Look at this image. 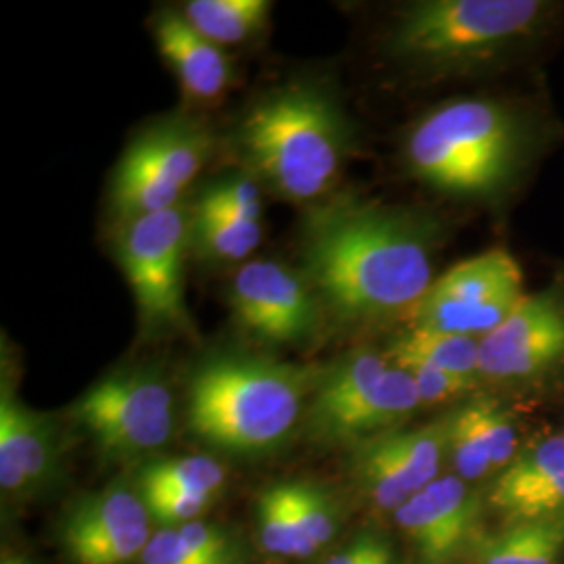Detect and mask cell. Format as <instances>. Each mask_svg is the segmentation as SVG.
Here are the masks:
<instances>
[{"instance_id":"f1b7e54d","label":"cell","mask_w":564,"mask_h":564,"mask_svg":"<svg viewBox=\"0 0 564 564\" xmlns=\"http://www.w3.org/2000/svg\"><path fill=\"white\" fill-rule=\"evenodd\" d=\"M289 491L307 538L321 550L333 540L337 531L335 510L330 500L314 485L289 484Z\"/></svg>"},{"instance_id":"30bf717a","label":"cell","mask_w":564,"mask_h":564,"mask_svg":"<svg viewBox=\"0 0 564 564\" xmlns=\"http://www.w3.org/2000/svg\"><path fill=\"white\" fill-rule=\"evenodd\" d=\"M564 368V282L524 295L514 312L479 341V377L531 384Z\"/></svg>"},{"instance_id":"83f0119b","label":"cell","mask_w":564,"mask_h":564,"mask_svg":"<svg viewBox=\"0 0 564 564\" xmlns=\"http://www.w3.org/2000/svg\"><path fill=\"white\" fill-rule=\"evenodd\" d=\"M445 449L454 463L458 477L464 481H477L489 475L494 468L481 437L468 423L463 408H454L444 416Z\"/></svg>"},{"instance_id":"6da1fadb","label":"cell","mask_w":564,"mask_h":564,"mask_svg":"<svg viewBox=\"0 0 564 564\" xmlns=\"http://www.w3.org/2000/svg\"><path fill=\"white\" fill-rule=\"evenodd\" d=\"M442 242L444 224L433 214L356 193L310 205L300 224L303 276L347 326L410 316L435 282Z\"/></svg>"},{"instance_id":"484cf974","label":"cell","mask_w":564,"mask_h":564,"mask_svg":"<svg viewBox=\"0 0 564 564\" xmlns=\"http://www.w3.org/2000/svg\"><path fill=\"white\" fill-rule=\"evenodd\" d=\"M468 423L481 437L485 449L491 458L496 470H502L519 454V429L512 421V414L502 403L484 393H475L473 398L460 403Z\"/></svg>"},{"instance_id":"4dcf8cb0","label":"cell","mask_w":564,"mask_h":564,"mask_svg":"<svg viewBox=\"0 0 564 564\" xmlns=\"http://www.w3.org/2000/svg\"><path fill=\"white\" fill-rule=\"evenodd\" d=\"M186 545L209 564H235L237 552L230 540L214 524L191 521L176 527Z\"/></svg>"},{"instance_id":"5b68a950","label":"cell","mask_w":564,"mask_h":564,"mask_svg":"<svg viewBox=\"0 0 564 564\" xmlns=\"http://www.w3.org/2000/svg\"><path fill=\"white\" fill-rule=\"evenodd\" d=\"M312 383L307 368L249 354L207 356L188 379V429L230 454L270 452L295 429Z\"/></svg>"},{"instance_id":"e0dca14e","label":"cell","mask_w":564,"mask_h":564,"mask_svg":"<svg viewBox=\"0 0 564 564\" xmlns=\"http://www.w3.org/2000/svg\"><path fill=\"white\" fill-rule=\"evenodd\" d=\"M391 368L384 351L354 349L326 372L316 377L314 400L310 405V433L323 442L335 424L351 412L379 384Z\"/></svg>"},{"instance_id":"9a60e30c","label":"cell","mask_w":564,"mask_h":564,"mask_svg":"<svg viewBox=\"0 0 564 564\" xmlns=\"http://www.w3.org/2000/svg\"><path fill=\"white\" fill-rule=\"evenodd\" d=\"M59 463L57 426L18 400L2 383L0 391V485L4 494H28L48 484Z\"/></svg>"},{"instance_id":"7402d4cb","label":"cell","mask_w":564,"mask_h":564,"mask_svg":"<svg viewBox=\"0 0 564 564\" xmlns=\"http://www.w3.org/2000/svg\"><path fill=\"white\" fill-rule=\"evenodd\" d=\"M262 239V223L193 212L191 251L207 262H241L260 247Z\"/></svg>"},{"instance_id":"44dd1931","label":"cell","mask_w":564,"mask_h":564,"mask_svg":"<svg viewBox=\"0 0 564 564\" xmlns=\"http://www.w3.org/2000/svg\"><path fill=\"white\" fill-rule=\"evenodd\" d=\"M387 356H412L423 362L433 364L452 375L468 379H479V339L442 333L433 328L408 326L398 337H393Z\"/></svg>"},{"instance_id":"d6a6232c","label":"cell","mask_w":564,"mask_h":564,"mask_svg":"<svg viewBox=\"0 0 564 564\" xmlns=\"http://www.w3.org/2000/svg\"><path fill=\"white\" fill-rule=\"evenodd\" d=\"M384 542L372 538V535H360L354 544L347 545L339 554L328 558L326 564H370Z\"/></svg>"},{"instance_id":"d590c367","label":"cell","mask_w":564,"mask_h":564,"mask_svg":"<svg viewBox=\"0 0 564 564\" xmlns=\"http://www.w3.org/2000/svg\"><path fill=\"white\" fill-rule=\"evenodd\" d=\"M13 564H30L25 558H20V556H13Z\"/></svg>"},{"instance_id":"4316f807","label":"cell","mask_w":564,"mask_h":564,"mask_svg":"<svg viewBox=\"0 0 564 564\" xmlns=\"http://www.w3.org/2000/svg\"><path fill=\"white\" fill-rule=\"evenodd\" d=\"M387 358H389V362L400 366L412 377V381L419 389L421 403H429V405L458 402V400L464 402V400L473 398L475 393H479L481 383H484L479 379L452 375L447 370H442L433 364L423 362L412 356H387Z\"/></svg>"},{"instance_id":"5bb4252c","label":"cell","mask_w":564,"mask_h":564,"mask_svg":"<svg viewBox=\"0 0 564 564\" xmlns=\"http://www.w3.org/2000/svg\"><path fill=\"white\" fill-rule=\"evenodd\" d=\"M403 533L429 564H445L479 535V498L458 475L437 477L395 510Z\"/></svg>"},{"instance_id":"8fae6325","label":"cell","mask_w":564,"mask_h":564,"mask_svg":"<svg viewBox=\"0 0 564 564\" xmlns=\"http://www.w3.org/2000/svg\"><path fill=\"white\" fill-rule=\"evenodd\" d=\"M230 307L262 341L300 345L321 326V300L303 274L272 260L245 263L230 284Z\"/></svg>"},{"instance_id":"52a82bcc","label":"cell","mask_w":564,"mask_h":564,"mask_svg":"<svg viewBox=\"0 0 564 564\" xmlns=\"http://www.w3.org/2000/svg\"><path fill=\"white\" fill-rule=\"evenodd\" d=\"M212 151V132L188 116H170L147 126L128 144L113 172L111 216L123 224L181 205Z\"/></svg>"},{"instance_id":"3957f363","label":"cell","mask_w":564,"mask_h":564,"mask_svg":"<svg viewBox=\"0 0 564 564\" xmlns=\"http://www.w3.org/2000/svg\"><path fill=\"white\" fill-rule=\"evenodd\" d=\"M351 142L341 102L314 80L265 93L247 107L232 134L247 172L276 197L300 205L330 197Z\"/></svg>"},{"instance_id":"277c9868","label":"cell","mask_w":564,"mask_h":564,"mask_svg":"<svg viewBox=\"0 0 564 564\" xmlns=\"http://www.w3.org/2000/svg\"><path fill=\"white\" fill-rule=\"evenodd\" d=\"M558 13L544 0H419L395 15L384 48L423 76L481 72L542 41Z\"/></svg>"},{"instance_id":"f546056e","label":"cell","mask_w":564,"mask_h":564,"mask_svg":"<svg viewBox=\"0 0 564 564\" xmlns=\"http://www.w3.org/2000/svg\"><path fill=\"white\" fill-rule=\"evenodd\" d=\"M149 514L163 524H184L195 521L216 496L197 491H174V489H142Z\"/></svg>"},{"instance_id":"7c38bea8","label":"cell","mask_w":564,"mask_h":564,"mask_svg":"<svg viewBox=\"0 0 564 564\" xmlns=\"http://www.w3.org/2000/svg\"><path fill=\"white\" fill-rule=\"evenodd\" d=\"M149 508L128 484L86 494L61 521V544L74 564H128L151 540Z\"/></svg>"},{"instance_id":"7a4b0ae2","label":"cell","mask_w":564,"mask_h":564,"mask_svg":"<svg viewBox=\"0 0 564 564\" xmlns=\"http://www.w3.org/2000/svg\"><path fill=\"white\" fill-rule=\"evenodd\" d=\"M545 121L512 99L464 97L429 109L403 139L414 178L442 195L500 203L523 182L545 144Z\"/></svg>"},{"instance_id":"2e32d148","label":"cell","mask_w":564,"mask_h":564,"mask_svg":"<svg viewBox=\"0 0 564 564\" xmlns=\"http://www.w3.org/2000/svg\"><path fill=\"white\" fill-rule=\"evenodd\" d=\"M153 34L163 59L181 80L184 95L195 102L218 101L235 78L232 63L223 48L202 36L184 15L162 11Z\"/></svg>"},{"instance_id":"9c48e42d","label":"cell","mask_w":564,"mask_h":564,"mask_svg":"<svg viewBox=\"0 0 564 564\" xmlns=\"http://www.w3.org/2000/svg\"><path fill=\"white\" fill-rule=\"evenodd\" d=\"M524 297L517 260L491 249L452 265L435 279L410 312V326L484 339L494 333Z\"/></svg>"},{"instance_id":"ba28073f","label":"cell","mask_w":564,"mask_h":564,"mask_svg":"<svg viewBox=\"0 0 564 564\" xmlns=\"http://www.w3.org/2000/svg\"><path fill=\"white\" fill-rule=\"evenodd\" d=\"M72 416L109 458H139L170 442L174 431L172 391L149 366L113 370L82 393Z\"/></svg>"},{"instance_id":"cb8c5ba5","label":"cell","mask_w":564,"mask_h":564,"mask_svg":"<svg viewBox=\"0 0 564 564\" xmlns=\"http://www.w3.org/2000/svg\"><path fill=\"white\" fill-rule=\"evenodd\" d=\"M191 207L193 212L207 216L262 223V184L249 172L223 174L203 186L202 193L197 195V202Z\"/></svg>"},{"instance_id":"836d02e7","label":"cell","mask_w":564,"mask_h":564,"mask_svg":"<svg viewBox=\"0 0 564 564\" xmlns=\"http://www.w3.org/2000/svg\"><path fill=\"white\" fill-rule=\"evenodd\" d=\"M370 564H391V552H389V547H387V544L379 550V554L375 556V561Z\"/></svg>"},{"instance_id":"1f68e13d","label":"cell","mask_w":564,"mask_h":564,"mask_svg":"<svg viewBox=\"0 0 564 564\" xmlns=\"http://www.w3.org/2000/svg\"><path fill=\"white\" fill-rule=\"evenodd\" d=\"M141 561L142 564H209L186 545L176 527L153 533Z\"/></svg>"},{"instance_id":"ac0fdd59","label":"cell","mask_w":564,"mask_h":564,"mask_svg":"<svg viewBox=\"0 0 564 564\" xmlns=\"http://www.w3.org/2000/svg\"><path fill=\"white\" fill-rule=\"evenodd\" d=\"M470 550L477 564H556L564 550V514L479 533Z\"/></svg>"},{"instance_id":"ffe728a7","label":"cell","mask_w":564,"mask_h":564,"mask_svg":"<svg viewBox=\"0 0 564 564\" xmlns=\"http://www.w3.org/2000/svg\"><path fill=\"white\" fill-rule=\"evenodd\" d=\"M268 0H191L182 15L207 41L228 46L256 36L268 23Z\"/></svg>"},{"instance_id":"8992f818","label":"cell","mask_w":564,"mask_h":564,"mask_svg":"<svg viewBox=\"0 0 564 564\" xmlns=\"http://www.w3.org/2000/svg\"><path fill=\"white\" fill-rule=\"evenodd\" d=\"M193 209L181 203L160 214L120 224L113 247L132 289L142 337L181 335L193 328L184 303V260L191 251Z\"/></svg>"},{"instance_id":"d4e9b609","label":"cell","mask_w":564,"mask_h":564,"mask_svg":"<svg viewBox=\"0 0 564 564\" xmlns=\"http://www.w3.org/2000/svg\"><path fill=\"white\" fill-rule=\"evenodd\" d=\"M224 468L209 456H174L153 460L139 473L142 489H174L218 496L224 485Z\"/></svg>"},{"instance_id":"d6986e66","label":"cell","mask_w":564,"mask_h":564,"mask_svg":"<svg viewBox=\"0 0 564 564\" xmlns=\"http://www.w3.org/2000/svg\"><path fill=\"white\" fill-rule=\"evenodd\" d=\"M564 477V435L542 437L521 445L514 460L498 473L487 491V500L502 517L533 491L556 484Z\"/></svg>"},{"instance_id":"4fadbf2b","label":"cell","mask_w":564,"mask_h":564,"mask_svg":"<svg viewBox=\"0 0 564 564\" xmlns=\"http://www.w3.org/2000/svg\"><path fill=\"white\" fill-rule=\"evenodd\" d=\"M445 452L444 419H440L356 445L354 473L375 505L395 512L440 477Z\"/></svg>"},{"instance_id":"e575fe53","label":"cell","mask_w":564,"mask_h":564,"mask_svg":"<svg viewBox=\"0 0 564 564\" xmlns=\"http://www.w3.org/2000/svg\"><path fill=\"white\" fill-rule=\"evenodd\" d=\"M0 564H13V554H9V556H4V558H2V563Z\"/></svg>"},{"instance_id":"603a6c76","label":"cell","mask_w":564,"mask_h":564,"mask_svg":"<svg viewBox=\"0 0 564 564\" xmlns=\"http://www.w3.org/2000/svg\"><path fill=\"white\" fill-rule=\"evenodd\" d=\"M258 527L265 552L279 556H310L318 547L307 538L293 508L289 484L272 485L258 498Z\"/></svg>"}]
</instances>
